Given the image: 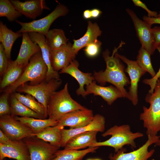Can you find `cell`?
<instances>
[{"label": "cell", "mask_w": 160, "mask_h": 160, "mask_svg": "<svg viewBox=\"0 0 160 160\" xmlns=\"http://www.w3.org/2000/svg\"><path fill=\"white\" fill-rule=\"evenodd\" d=\"M124 44L121 42L117 48L113 50L111 56L108 49L103 53V56L106 64L104 71L95 72L93 76L95 80L101 86L104 85L106 83H110L118 89L123 94L124 97H127V92L124 87L130 84L129 78L124 71L125 67L121 60L115 55L118 49Z\"/></svg>", "instance_id": "1"}, {"label": "cell", "mask_w": 160, "mask_h": 160, "mask_svg": "<svg viewBox=\"0 0 160 160\" xmlns=\"http://www.w3.org/2000/svg\"><path fill=\"white\" fill-rule=\"evenodd\" d=\"M19 79L11 85L5 89L4 92L11 94L15 92L21 85L30 82V84L35 85L46 80L47 73V66L44 61L41 51L30 58Z\"/></svg>", "instance_id": "2"}, {"label": "cell", "mask_w": 160, "mask_h": 160, "mask_svg": "<svg viewBox=\"0 0 160 160\" xmlns=\"http://www.w3.org/2000/svg\"><path fill=\"white\" fill-rule=\"evenodd\" d=\"M155 91L152 94L148 93L145 100L150 104L148 108L144 106L143 112L140 114V119L143 122V126L147 129V136H156L160 131V78L157 81Z\"/></svg>", "instance_id": "3"}, {"label": "cell", "mask_w": 160, "mask_h": 160, "mask_svg": "<svg viewBox=\"0 0 160 160\" xmlns=\"http://www.w3.org/2000/svg\"><path fill=\"white\" fill-rule=\"evenodd\" d=\"M85 108L71 97L66 83L62 89L51 95L48 103L47 115L48 118L57 121L68 113Z\"/></svg>", "instance_id": "4"}, {"label": "cell", "mask_w": 160, "mask_h": 160, "mask_svg": "<svg viewBox=\"0 0 160 160\" xmlns=\"http://www.w3.org/2000/svg\"><path fill=\"white\" fill-rule=\"evenodd\" d=\"M109 135L111 137L108 139L103 142H97L90 147L110 146L114 148L116 153L125 145H129L132 147L135 148V140L142 137L143 135L139 132L133 133L131 131L130 126L124 124L114 125L102 134L104 137Z\"/></svg>", "instance_id": "5"}, {"label": "cell", "mask_w": 160, "mask_h": 160, "mask_svg": "<svg viewBox=\"0 0 160 160\" xmlns=\"http://www.w3.org/2000/svg\"><path fill=\"white\" fill-rule=\"evenodd\" d=\"M68 11L69 10L66 6L59 4L49 14L39 20L25 23L17 20L16 22L21 26L20 29L17 32L22 33L36 32L42 34L46 36L54 21L59 17L66 15Z\"/></svg>", "instance_id": "6"}, {"label": "cell", "mask_w": 160, "mask_h": 160, "mask_svg": "<svg viewBox=\"0 0 160 160\" xmlns=\"http://www.w3.org/2000/svg\"><path fill=\"white\" fill-rule=\"evenodd\" d=\"M62 81L59 79H53L44 81L38 84L31 85L26 83L19 86L16 91L30 95L42 104L47 113L48 103L52 94L60 87Z\"/></svg>", "instance_id": "7"}, {"label": "cell", "mask_w": 160, "mask_h": 160, "mask_svg": "<svg viewBox=\"0 0 160 160\" xmlns=\"http://www.w3.org/2000/svg\"><path fill=\"white\" fill-rule=\"evenodd\" d=\"M0 129L11 140L19 141L32 137L33 133L28 127L12 115L0 116Z\"/></svg>", "instance_id": "8"}, {"label": "cell", "mask_w": 160, "mask_h": 160, "mask_svg": "<svg viewBox=\"0 0 160 160\" xmlns=\"http://www.w3.org/2000/svg\"><path fill=\"white\" fill-rule=\"evenodd\" d=\"M126 11L130 17L134 24L137 35L141 47L146 49L151 55L156 49L151 25L139 19L135 12L129 8Z\"/></svg>", "instance_id": "9"}, {"label": "cell", "mask_w": 160, "mask_h": 160, "mask_svg": "<svg viewBox=\"0 0 160 160\" xmlns=\"http://www.w3.org/2000/svg\"><path fill=\"white\" fill-rule=\"evenodd\" d=\"M115 55L127 65L124 71L128 74L130 77V86L126 98L131 101L134 105H136L138 102V83L141 76L146 72L139 66L136 61L130 60L125 56L116 52Z\"/></svg>", "instance_id": "10"}, {"label": "cell", "mask_w": 160, "mask_h": 160, "mask_svg": "<svg viewBox=\"0 0 160 160\" xmlns=\"http://www.w3.org/2000/svg\"><path fill=\"white\" fill-rule=\"evenodd\" d=\"M159 140V137L157 135L148 136L147 140L138 149L126 153V149L123 148L113 154H111L109 160H148L155 152L153 149L148 151V147L152 144L156 143Z\"/></svg>", "instance_id": "11"}, {"label": "cell", "mask_w": 160, "mask_h": 160, "mask_svg": "<svg viewBox=\"0 0 160 160\" xmlns=\"http://www.w3.org/2000/svg\"><path fill=\"white\" fill-rule=\"evenodd\" d=\"M35 137L26 138L25 142L29 151L31 160H51L60 148Z\"/></svg>", "instance_id": "12"}, {"label": "cell", "mask_w": 160, "mask_h": 160, "mask_svg": "<svg viewBox=\"0 0 160 160\" xmlns=\"http://www.w3.org/2000/svg\"><path fill=\"white\" fill-rule=\"evenodd\" d=\"M94 116L92 111L86 108L74 111L61 117L56 126L61 128L68 126L70 129L80 128L90 123Z\"/></svg>", "instance_id": "13"}, {"label": "cell", "mask_w": 160, "mask_h": 160, "mask_svg": "<svg viewBox=\"0 0 160 160\" xmlns=\"http://www.w3.org/2000/svg\"><path fill=\"white\" fill-rule=\"evenodd\" d=\"M105 119L102 115L97 114L92 121L88 125L75 129H61L62 140L61 147H64L68 140L78 134L90 131L103 132L105 129Z\"/></svg>", "instance_id": "14"}, {"label": "cell", "mask_w": 160, "mask_h": 160, "mask_svg": "<svg viewBox=\"0 0 160 160\" xmlns=\"http://www.w3.org/2000/svg\"><path fill=\"white\" fill-rule=\"evenodd\" d=\"M70 42L56 50H50V58L52 66L57 72L68 66L74 60L76 54Z\"/></svg>", "instance_id": "15"}, {"label": "cell", "mask_w": 160, "mask_h": 160, "mask_svg": "<svg viewBox=\"0 0 160 160\" xmlns=\"http://www.w3.org/2000/svg\"><path fill=\"white\" fill-rule=\"evenodd\" d=\"M6 158L16 160H31L28 149L25 143L21 140H12L9 143H0V160Z\"/></svg>", "instance_id": "16"}, {"label": "cell", "mask_w": 160, "mask_h": 160, "mask_svg": "<svg viewBox=\"0 0 160 160\" xmlns=\"http://www.w3.org/2000/svg\"><path fill=\"white\" fill-rule=\"evenodd\" d=\"M15 8L26 17L34 19L40 15L44 9L49 10L44 0H31L22 2L10 0Z\"/></svg>", "instance_id": "17"}, {"label": "cell", "mask_w": 160, "mask_h": 160, "mask_svg": "<svg viewBox=\"0 0 160 160\" xmlns=\"http://www.w3.org/2000/svg\"><path fill=\"white\" fill-rule=\"evenodd\" d=\"M79 66L78 61L74 60L68 66L61 70L60 73H67L74 78L79 85V87L76 91L77 94L85 97L87 95L84 88V86L89 85L95 80L91 73L81 71L78 68Z\"/></svg>", "instance_id": "18"}, {"label": "cell", "mask_w": 160, "mask_h": 160, "mask_svg": "<svg viewBox=\"0 0 160 160\" xmlns=\"http://www.w3.org/2000/svg\"><path fill=\"white\" fill-rule=\"evenodd\" d=\"M85 91L87 95L92 94L100 96L109 105H111L118 98L124 97L121 92L115 87L99 85L95 80L86 86Z\"/></svg>", "instance_id": "19"}, {"label": "cell", "mask_w": 160, "mask_h": 160, "mask_svg": "<svg viewBox=\"0 0 160 160\" xmlns=\"http://www.w3.org/2000/svg\"><path fill=\"white\" fill-rule=\"evenodd\" d=\"M28 33L32 41L36 43L40 47L43 59L47 66L48 71L46 80L49 81L53 79H59L58 72L54 70L51 63L50 49L46 42L45 36L36 32Z\"/></svg>", "instance_id": "20"}, {"label": "cell", "mask_w": 160, "mask_h": 160, "mask_svg": "<svg viewBox=\"0 0 160 160\" xmlns=\"http://www.w3.org/2000/svg\"><path fill=\"white\" fill-rule=\"evenodd\" d=\"M22 34V43L15 60L19 64L25 67L31 57L41 51V49L38 44L31 39L28 33H23Z\"/></svg>", "instance_id": "21"}, {"label": "cell", "mask_w": 160, "mask_h": 160, "mask_svg": "<svg viewBox=\"0 0 160 160\" xmlns=\"http://www.w3.org/2000/svg\"><path fill=\"white\" fill-rule=\"evenodd\" d=\"M98 132L90 131L77 135L70 138L64 147V149L79 150L90 147L97 142Z\"/></svg>", "instance_id": "22"}, {"label": "cell", "mask_w": 160, "mask_h": 160, "mask_svg": "<svg viewBox=\"0 0 160 160\" xmlns=\"http://www.w3.org/2000/svg\"><path fill=\"white\" fill-rule=\"evenodd\" d=\"M102 33V31L97 23L89 21L85 34L79 39L73 40L72 47L74 52L77 54L81 49L97 40V37L101 36Z\"/></svg>", "instance_id": "23"}, {"label": "cell", "mask_w": 160, "mask_h": 160, "mask_svg": "<svg viewBox=\"0 0 160 160\" xmlns=\"http://www.w3.org/2000/svg\"><path fill=\"white\" fill-rule=\"evenodd\" d=\"M25 68L19 64L15 60H9L7 68L1 81V89H5L16 81L20 77Z\"/></svg>", "instance_id": "24"}, {"label": "cell", "mask_w": 160, "mask_h": 160, "mask_svg": "<svg viewBox=\"0 0 160 160\" xmlns=\"http://www.w3.org/2000/svg\"><path fill=\"white\" fill-rule=\"evenodd\" d=\"M17 120L30 128L33 133H39L46 128L56 126L57 121L50 119H39L33 117L14 116Z\"/></svg>", "instance_id": "25"}, {"label": "cell", "mask_w": 160, "mask_h": 160, "mask_svg": "<svg viewBox=\"0 0 160 160\" xmlns=\"http://www.w3.org/2000/svg\"><path fill=\"white\" fill-rule=\"evenodd\" d=\"M22 36V33L14 32L9 29L2 21H0V41L9 60H10L11 49L14 42Z\"/></svg>", "instance_id": "26"}, {"label": "cell", "mask_w": 160, "mask_h": 160, "mask_svg": "<svg viewBox=\"0 0 160 160\" xmlns=\"http://www.w3.org/2000/svg\"><path fill=\"white\" fill-rule=\"evenodd\" d=\"M10 96L9 104L12 116L45 119L43 116L37 113L22 103L15 97L13 94Z\"/></svg>", "instance_id": "27"}, {"label": "cell", "mask_w": 160, "mask_h": 160, "mask_svg": "<svg viewBox=\"0 0 160 160\" xmlns=\"http://www.w3.org/2000/svg\"><path fill=\"white\" fill-rule=\"evenodd\" d=\"M61 128L56 126L48 127L39 133H33L32 137H35L49 142L52 145L60 148L61 147L62 137Z\"/></svg>", "instance_id": "28"}, {"label": "cell", "mask_w": 160, "mask_h": 160, "mask_svg": "<svg viewBox=\"0 0 160 160\" xmlns=\"http://www.w3.org/2000/svg\"><path fill=\"white\" fill-rule=\"evenodd\" d=\"M98 148V147H89L81 150H58L51 160H83L86 155L94 152Z\"/></svg>", "instance_id": "29"}, {"label": "cell", "mask_w": 160, "mask_h": 160, "mask_svg": "<svg viewBox=\"0 0 160 160\" xmlns=\"http://www.w3.org/2000/svg\"><path fill=\"white\" fill-rule=\"evenodd\" d=\"M46 37V42L50 50L58 49L67 43L64 31L60 29L49 30Z\"/></svg>", "instance_id": "30"}, {"label": "cell", "mask_w": 160, "mask_h": 160, "mask_svg": "<svg viewBox=\"0 0 160 160\" xmlns=\"http://www.w3.org/2000/svg\"><path fill=\"white\" fill-rule=\"evenodd\" d=\"M15 97L20 102L37 113L44 116L46 119L48 116L43 105L36 101L32 95L26 94H21L19 92L13 93Z\"/></svg>", "instance_id": "31"}, {"label": "cell", "mask_w": 160, "mask_h": 160, "mask_svg": "<svg viewBox=\"0 0 160 160\" xmlns=\"http://www.w3.org/2000/svg\"><path fill=\"white\" fill-rule=\"evenodd\" d=\"M22 15L8 0H0V17H5L10 22L17 20Z\"/></svg>", "instance_id": "32"}, {"label": "cell", "mask_w": 160, "mask_h": 160, "mask_svg": "<svg viewBox=\"0 0 160 160\" xmlns=\"http://www.w3.org/2000/svg\"><path fill=\"white\" fill-rule=\"evenodd\" d=\"M151 55L146 49L141 47L138 51L136 61L139 66L149 73L153 78L155 76L156 73L152 66Z\"/></svg>", "instance_id": "33"}, {"label": "cell", "mask_w": 160, "mask_h": 160, "mask_svg": "<svg viewBox=\"0 0 160 160\" xmlns=\"http://www.w3.org/2000/svg\"><path fill=\"white\" fill-rule=\"evenodd\" d=\"M101 44V42L97 39L87 45L84 49L86 55L90 57L97 56L100 51Z\"/></svg>", "instance_id": "34"}, {"label": "cell", "mask_w": 160, "mask_h": 160, "mask_svg": "<svg viewBox=\"0 0 160 160\" xmlns=\"http://www.w3.org/2000/svg\"><path fill=\"white\" fill-rule=\"evenodd\" d=\"M10 93L4 92L0 97V116L11 114L8 98Z\"/></svg>", "instance_id": "35"}, {"label": "cell", "mask_w": 160, "mask_h": 160, "mask_svg": "<svg viewBox=\"0 0 160 160\" xmlns=\"http://www.w3.org/2000/svg\"><path fill=\"white\" fill-rule=\"evenodd\" d=\"M9 59L1 43L0 44V75L3 76L7 68Z\"/></svg>", "instance_id": "36"}, {"label": "cell", "mask_w": 160, "mask_h": 160, "mask_svg": "<svg viewBox=\"0 0 160 160\" xmlns=\"http://www.w3.org/2000/svg\"><path fill=\"white\" fill-rule=\"evenodd\" d=\"M157 49L160 54V46L158 47ZM159 78H160V67L158 72L154 77L150 79H145L143 80V83L148 85L151 87L150 89L149 90L148 93L152 94L153 92L157 81Z\"/></svg>", "instance_id": "37"}, {"label": "cell", "mask_w": 160, "mask_h": 160, "mask_svg": "<svg viewBox=\"0 0 160 160\" xmlns=\"http://www.w3.org/2000/svg\"><path fill=\"white\" fill-rule=\"evenodd\" d=\"M132 2L135 6L142 7L147 12L148 16L149 17H156L158 15L157 12L150 10L145 3L139 0H132Z\"/></svg>", "instance_id": "38"}, {"label": "cell", "mask_w": 160, "mask_h": 160, "mask_svg": "<svg viewBox=\"0 0 160 160\" xmlns=\"http://www.w3.org/2000/svg\"><path fill=\"white\" fill-rule=\"evenodd\" d=\"M152 31L154 40L155 49L160 46V26H155L152 28Z\"/></svg>", "instance_id": "39"}, {"label": "cell", "mask_w": 160, "mask_h": 160, "mask_svg": "<svg viewBox=\"0 0 160 160\" xmlns=\"http://www.w3.org/2000/svg\"><path fill=\"white\" fill-rule=\"evenodd\" d=\"M143 21L151 25L154 24H160V18L149 17L144 15L143 17Z\"/></svg>", "instance_id": "40"}, {"label": "cell", "mask_w": 160, "mask_h": 160, "mask_svg": "<svg viewBox=\"0 0 160 160\" xmlns=\"http://www.w3.org/2000/svg\"><path fill=\"white\" fill-rule=\"evenodd\" d=\"M12 140H10L0 129V143L6 144L10 143Z\"/></svg>", "instance_id": "41"}, {"label": "cell", "mask_w": 160, "mask_h": 160, "mask_svg": "<svg viewBox=\"0 0 160 160\" xmlns=\"http://www.w3.org/2000/svg\"><path fill=\"white\" fill-rule=\"evenodd\" d=\"M92 17L96 18L98 17L102 13V11L97 8H94L91 10Z\"/></svg>", "instance_id": "42"}, {"label": "cell", "mask_w": 160, "mask_h": 160, "mask_svg": "<svg viewBox=\"0 0 160 160\" xmlns=\"http://www.w3.org/2000/svg\"><path fill=\"white\" fill-rule=\"evenodd\" d=\"M83 17L86 19H89L92 18L91 10L86 9L83 12Z\"/></svg>", "instance_id": "43"}, {"label": "cell", "mask_w": 160, "mask_h": 160, "mask_svg": "<svg viewBox=\"0 0 160 160\" xmlns=\"http://www.w3.org/2000/svg\"><path fill=\"white\" fill-rule=\"evenodd\" d=\"M159 137V140L156 143V145H158L160 146V136Z\"/></svg>", "instance_id": "44"}, {"label": "cell", "mask_w": 160, "mask_h": 160, "mask_svg": "<svg viewBox=\"0 0 160 160\" xmlns=\"http://www.w3.org/2000/svg\"><path fill=\"white\" fill-rule=\"evenodd\" d=\"M156 17L160 18V11L159 14H158Z\"/></svg>", "instance_id": "45"}, {"label": "cell", "mask_w": 160, "mask_h": 160, "mask_svg": "<svg viewBox=\"0 0 160 160\" xmlns=\"http://www.w3.org/2000/svg\"><path fill=\"white\" fill-rule=\"evenodd\" d=\"M93 160H101L100 159H93Z\"/></svg>", "instance_id": "46"}, {"label": "cell", "mask_w": 160, "mask_h": 160, "mask_svg": "<svg viewBox=\"0 0 160 160\" xmlns=\"http://www.w3.org/2000/svg\"><path fill=\"white\" fill-rule=\"evenodd\" d=\"M87 160H93V159H88Z\"/></svg>", "instance_id": "47"}, {"label": "cell", "mask_w": 160, "mask_h": 160, "mask_svg": "<svg viewBox=\"0 0 160 160\" xmlns=\"http://www.w3.org/2000/svg\"><path fill=\"white\" fill-rule=\"evenodd\" d=\"M6 160L5 159H4V160Z\"/></svg>", "instance_id": "48"}]
</instances>
